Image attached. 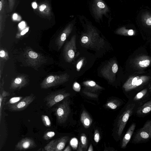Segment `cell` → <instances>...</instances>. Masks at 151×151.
Instances as JSON below:
<instances>
[{
	"label": "cell",
	"instance_id": "cell-13",
	"mask_svg": "<svg viewBox=\"0 0 151 151\" xmlns=\"http://www.w3.org/2000/svg\"><path fill=\"white\" fill-rule=\"evenodd\" d=\"M69 138L68 136H64L56 139L55 143V151L63 150Z\"/></svg>",
	"mask_w": 151,
	"mask_h": 151
},
{
	"label": "cell",
	"instance_id": "cell-35",
	"mask_svg": "<svg viewBox=\"0 0 151 151\" xmlns=\"http://www.w3.org/2000/svg\"><path fill=\"white\" fill-rule=\"evenodd\" d=\"M25 25V22H22L19 24V26L20 28L23 29Z\"/></svg>",
	"mask_w": 151,
	"mask_h": 151
},
{
	"label": "cell",
	"instance_id": "cell-33",
	"mask_svg": "<svg viewBox=\"0 0 151 151\" xmlns=\"http://www.w3.org/2000/svg\"><path fill=\"white\" fill-rule=\"evenodd\" d=\"M142 80L141 79H139L137 80L136 85L134 89H135V87H137L138 86H139L140 85L142 84Z\"/></svg>",
	"mask_w": 151,
	"mask_h": 151
},
{
	"label": "cell",
	"instance_id": "cell-39",
	"mask_svg": "<svg viewBox=\"0 0 151 151\" xmlns=\"http://www.w3.org/2000/svg\"><path fill=\"white\" fill-rule=\"evenodd\" d=\"M64 151H71V149L69 145H68L65 149L63 150Z\"/></svg>",
	"mask_w": 151,
	"mask_h": 151
},
{
	"label": "cell",
	"instance_id": "cell-22",
	"mask_svg": "<svg viewBox=\"0 0 151 151\" xmlns=\"http://www.w3.org/2000/svg\"><path fill=\"white\" fill-rule=\"evenodd\" d=\"M55 135V133L53 131H49L46 132L44 135L43 138L45 140H47L51 139Z\"/></svg>",
	"mask_w": 151,
	"mask_h": 151
},
{
	"label": "cell",
	"instance_id": "cell-41",
	"mask_svg": "<svg viewBox=\"0 0 151 151\" xmlns=\"http://www.w3.org/2000/svg\"><path fill=\"white\" fill-rule=\"evenodd\" d=\"M93 151L92 145L91 144L89 146V148L88 150V151Z\"/></svg>",
	"mask_w": 151,
	"mask_h": 151
},
{
	"label": "cell",
	"instance_id": "cell-8",
	"mask_svg": "<svg viewBox=\"0 0 151 151\" xmlns=\"http://www.w3.org/2000/svg\"><path fill=\"white\" fill-rule=\"evenodd\" d=\"M37 145L32 138L26 137L20 140L16 145L15 150H23L31 149L36 147Z\"/></svg>",
	"mask_w": 151,
	"mask_h": 151
},
{
	"label": "cell",
	"instance_id": "cell-31",
	"mask_svg": "<svg viewBox=\"0 0 151 151\" xmlns=\"http://www.w3.org/2000/svg\"><path fill=\"white\" fill-rule=\"evenodd\" d=\"M9 93L8 92L5 91H3L0 94V96L4 98L5 97L9 96Z\"/></svg>",
	"mask_w": 151,
	"mask_h": 151
},
{
	"label": "cell",
	"instance_id": "cell-14",
	"mask_svg": "<svg viewBox=\"0 0 151 151\" xmlns=\"http://www.w3.org/2000/svg\"><path fill=\"white\" fill-rule=\"evenodd\" d=\"M83 84L86 88L93 91H95L102 89V87L97 84L93 81L89 80L84 81Z\"/></svg>",
	"mask_w": 151,
	"mask_h": 151
},
{
	"label": "cell",
	"instance_id": "cell-43",
	"mask_svg": "<svg viewBox=\"0 0 151 151\" xmlns=\"http://www.w3.org/2000/svg\"><path fill=\"white\" fill-rule=\"evenodd\" d=\"M18 17V16L17 14H13V18L14 20H16Z\"/></svg>",
	"mask_w": 151,
	"mask_h": 151
},
{
	"label": "cell",
	"instance_id": "cell-4",
	"mask_svg": "<svg viewBox=\"0 0 151 151\" xmlns=\"http://www.w3.org/2000/svg\"><path fill=\"white\" fill-rule=\"evenodd\" d=\"M69 93L64 91H58L52 93L47 96L45 98L46 105L51 108L58 103L69 96Z\"/></svg>",
	"mask_w": 151,
	"mask_h": 151
},
{
	"label": "cell",
	"instance_id": "cell-9",
	"mask_svg": "<svg viewBox=\"0 0 151 151\" xmlns=\"http://www.w3.org/2000/svg\"><path fill=\"white\" fill-rule=\"evenodd\" d=\"M151 113V100L138 107L134 114L137 116L143 117Z\"/></svg>",
	"mask_w": 151,
	"mask_h": 151
},
{
	"label": "cell",
	"instance_id": "cell-6",
	"mask_svg": "<svg viewBox=\"0 0 151 151\" xmlns=\"http://www.w3.org/2000/svg\"><path fill=\"white\" fill-rule=\"evenodd\" d=\"M35 98V96L33 95L26 96L17 103L9 106V109L10 110L14 111L23 110L33 101Z\"/></svg>",
	"mask_w": 151,
	"mask_h": 151
},
{
	"label": "cell",
	"instance_id": "cell-15",
	"mask_svg": "<svg viewBox=\"0 0 151 151\" xmlns=\"http://www.w3.org/2000/svg\"><path fill=\"white\" fill-rule=\"evenodd\" d=\"M6 2L5 0H1L0 1V21L1 24L5 20L6 17Z\"/></svg>",
	"mask_w": 151,
	"mask_h": 151
},
{
	"label": "cell",
	"instance_id": "cell-28",
	"mask_svg": "<svg viewBox=\"0 0 151 151\" xmlns=\"http://www.w3.org/2000/svg\"><path fill=\"white\" fill-rule=\"evenodd\" d=\"M16 0H8L10 12L12 11L16 3Z\"/></svg>",
	"mask_w": 151,
	"mask_h": 151
},
{
	"label": "cell",
	"instance_id": "cell-32",
	"mask_svg": "<svg viewBox=\"0 0 151 151\" xmlns=\"http://www.w3.org/2000/svg\"><path fill=\"white\" fill-rule=\"evenodd\" d=\"M46 7V6L45 4H42L40 6L39 10L41 12H42L45 10Z\"/></svg>",
	"mask_w": 151,
	"mask_h": 151
},
{
	"label": "cell",
	"instance_id": "cell-12",
	"mask_svg": "<svg viewBox=\"0 0 151 151\" xmlns=\"http://www.w3.org/2000/svg\"><path fill=\"white\" fill-rule=\"evenodd\" d=\"M80 120L83 127L85 128H89L92 122L91 118L85 110L83 111L81 114Z\"/></svg>",
	"mask_w": 151,
	"mask_h": 151
},
{
	"label": "cell",
	"instance_id": "cell-23",
	"mask_svg": "<svg viewBox=\"0 0 151 151\" xmlns=\"http://www.w3.org/2000/svg\"><path fill=\"white\" fill-rule=\"evenodd\" d=\"M70 143L71 146L74 149H76L77 148L78 141L76 138H73L70 141Z\"/></svg>",
	"mask_w": 151,
	"mask_h": 151
},
{
	"label": "cell",
	"instance_id": "cell-36",
	"mask_svg": "<svg viewBox=\"0 0 151 151\" xmlns=\"http://www.w3.org/2000/svg\"><path fill=\"white\" fill-rule=\"evenodd\" d=\"M29 30V28H27L24 30H23L21 33L22 35H23L27 32Z\"/></svg>",
	"mask_w": 151,
	"mask_h": 151
},
{
	"label": "cell",
	"instance_id": "cell-19",
	"mask_svg": "<svg viewBox=\"0 0 151 151\" xmlns=\"http://www.w3.org/2000/svg\"><path fill=\"white\" fill-rule=\"evenodd\" d=\"M80 140V142L83 148L86 149L87 147V139L86 136L84 133H82L81 134Z\"/></svg>",
	"mask_w": 151,
	"mask_h": 151
},
{
	"label": "cell",
	"instance_id": "cell-21",
	"mask_svg": "<svg viewBox=\"0 0 151 151\" xmlns=\"http://www.w3.org/2000/svg\"><path fill=\"white\" fill-rule=\"evenodd\" d=\"M42 122L44 125L47 127H50L51 126V122L48 116L45 115H42Z\"/></svg>",
	"mask_w": 151,
	"mask_h": 151
},
{
	"label": "cell",
	"instance_id": "cell-5",
	"mask_svg": "<svg viewBox=\"0 0 151 151\" xmlns=\"http://www.w3.org/2000/svg\"><path fill=\"white\" fill-rule=\"evenodd\" d=\"M118 70V65L113 60H111L102 68L101 73L106 78L112 81H113V77Z\"/></svg>",
	"mask_w": 151,
	"mask_h": 151
},
{
	"label": "cell",
	"instance_id": "cell-42",
	"mask_svg": "<svg viewBox=\"0 0 151 151\" xmlns=\"http://www.w3.org/2000/svg\"><path fill=\"white\" fill-rule=\"evenodd\" d=\"M32 6L33 8L34 9H36L37 6V5L35 2H33L32 4Z\"/></svg>",
	"mask_w": 151,
	"mask_h": 151
},
{
	"label": "cell",
	"instance_id": "cell-40",
	"mask_svg": "<svg viewBox=\"0 0 151 151\" xmlns=\"http://www.w3.org/2000/svg\"><path fill=\"white\" fill-rule=\"evenodd\" d=\"M83 147L81 145V142H80L79 143V147H78L77 150L78 151H83Z\"/></svg>",
	"mask_w": 151,
	"mask_h": 151
},
{
	"label": "cell",
	"instance_id": "cell-30",
	"mask_svg": "<svg viewBox=\"0 0 151 151\" xmlns=\"http://www.w3.org/2000/svg\"><path fill=\"white\" fill-rule=\"evenodd\" d=\"M28 55L30 57L34 59L37 58L38 56L37 53L32 51L29 52Z\"/></svg>",
	"mask_w": 151,
	"mask_h": 151
},
{
	"label": "cell",
	"instance_id": "cell-24",
	"mask_svg": "<svg viewBox=\"0 0 151 151\" xmlns=\"http://www.w3.org/2000/svg\"><path fill=\"white\" fill-rule=\"evenodd\" d=\"M100 138V136L99 131L97 129L96 130L94 135V139L96 143H98L99 141Z\"/></svg>",
	"mask_w": 151,
	"mask_h": 151
},
{
	"label": "cell",
	"instance_id": "cell-37",
	"mask_svg": "<svg viewBox=\"0 0 151 151\" xmlns=\"http://www.w3.org/2000/svg\"><path fill=\"white\" fill-rule=\"evenodd\" d=\"M5 55V52L4 51L2 50L0 52V56L1 57H4Z\"/></svg>",
	"mask_w": 151,
	"mask_h": 151
},
{
	"label": "cell",
	"instance_id": "cell-1",
	"mask_svg": "<svg viewBox=\"0 0 151 151\" xmlns=\"http://www.w3.org/2000/svg\"><path fill=\"white\" fill-rule=\"evenodd\" d=\"M138 106L131 99L129 100L120 114L117 119L116 133L118 139L120 138L127 122L134 114Z\"/></svg>",
	"mask_w": 151,
	"mask_h": 151
},
{
	"label": "cell",
	"instance_id": "cell-26",
	"mask_svg": "<svg viewBox=\"0 0 151 151\" xmlns=\"http://www.w3.org/2000/svg\"><path fill=\"white\" fill-rule=\"evenodd\" d=\"M70 32V29L66 31L65 32H63L61 35L60 40L62 42H64L66 39L68 34Z\"/></svg>",
	"mask_w": 151,
	"mask_h": 151
},
{
	"label": "cell",
	"instance_id": "cell-18",
	"mask_svg": "<svg viewBox=\"0 0 151 151\" xmlns=\"http://www.w3.org/2000/svg\"><path fill=\"white\" fill-rule=\"evenodd\" d=\"M56 139H53L49 142L44 147V150L46 151H55Z\"/></svg>",
	"mask_w": 151,
	"mask_h": 151
},
{
	"label": "cell",
	"instance_id": "cell-16",
	"mask_svg": "<svg viewBox=\"0 0 151 151\" xmlns=\"http://www.w3.org/2000/svg\"><path fill=\"white\" fill-rule=\"evenodd\" d=\"M121 104L122 101L118 99H115L108 101L106 103L105 106L109 108L115 109L120 106Z\"/></svg>",
	"mask_w": 151,
	"mask_h": 151
},
{
	"label": "cell",
	"instance_id": "cell-29",
	"mask_svg": "<svg viewBox=\"0 0 151 151\" xmlns=\"http://www.w3.org/2000/svg\"><path fill=\"white\" fill-rule=\"evenodd\" d=\"M84 61V59H81L77 64L76 68L78 71H79L82 67Z\"/></svg>",
	"mask_w": 151,
	"mask_h": 151
},
{
	"label": "cell",
	"instance_id": "cell-20",
	"mask_svg": "<svg viewBox=\"0 0 151 151\" xmlns=\"http://www.w3.org/2000/svg\"><path fill=\"white\" fill-rule=\"evenodd\" d=\"M23 98L22 96L15 97L12 98L7 102L6 104L10 106L14 104L21 100Z\"/></svg>",
	"mask_w": 151,
	"mask_h": 151
},
{
	"label": "cell",
	"instance_id": "cell-10",
	"mask_svg": "<svg viewBox=\"0 0 151 151\" xmlns=\"http://www.w3.org/2000/svg\"><path fill=\"white\" fill-rule=\"evenodd\" d=\"M76 36L73 35L67 45L66 53L68 60L69 61H71L75 57L76 51Z\"/></svg>",
	"mask_w": 151,
	"mask_h": 151
},
{
	"label": "cell",
	"instance_id": "cell-38",
	"mask_svg": "<svg viewBox=\"0 0 151 151\" xmlns=\"http://www.w3.org/2000/svg\"><path fill=\"white\" fill-rule=\"evenodd\" d=\"M134 34V31L132 29H129L128 32V34L130 36Z\"/></svg>",
	"mask_w": 151,
	"mask_h": 151
},
{
	"label": "cell",
	"instance_id": "cell-3",
	"mask_svg": "<svg viewBox=\"0 0 151 151\" xmlns=\"http://www.w3.org/2000/svg\"><path fill=\"white\" fill-rule=\"evenodd\" d=\"M55 109V114L57 122L60 124L65 123L67 119L70 112L68 100H64Z\"/></svg>",
	"mask_w": 151,
	"mask_h": 151
},
{
	"label": "cell",
	"instance_id": "cell-17",
	"mask_svg": "<svg viewBox=\"0 0 151 151\" xmlns=\"http://www.w3.org/2000/svg\"><path fill=\"white\" fill-rule=\"evenodd\" d=\"M141 20L146 25L151 26V13L149 12L144 13L142 15Z\"/></svg>",
	"mask_w": 151,
	"mask_h": 151
},
{
	"label": "cell",
	"instance_id": "cell-11",
	"mask_svg": "<svg viewBox=\"0 0 151 151\" xmlns=\"http://www.w3.org/2000/svg\"><path fill=\"white\" fill-rule=\"evenodd\" d=\"M136 127V124L132 123L129 127L122 141L121 147L124 148L127 146L132 137Z\"/></svg>",
	"mask_w": 151,
	"mask_h": 151
},
{
	"label": "cell",
	"instance_id": "cell-27",
	"mask_svg": "<svg viewBox=\"0 0 151 151\" xmlns=\"http://www.w3.org/2000/svg\"><path fill=\"white\" fill-rule=\"evenodd\" d=\"M73 88L75 91L76 92H79L81 90V86L78 83L75 82L73 85Z\"/></svg>",
	"mask_w": 151,
	"mask_h": 151
},
{
	"label": "cell",
	"instance_id": "cell-7",
	"mask_svg": "<svg viewBox=\"0 0 151 151\" xmlns=\"http://www.w3.org/2000/svg\"><path fill=\"white\" fill-rule=\"evenodd\" d=\"M130 99L139 107L151 100V91L144 89L137 93L133 97Z\"/></svg>",
	"mask_w": 151,
	"mask_h": 151
},
{
	"label": "cell",
	"instance_id": "cell-2",
	"mask_svg": "<svg viewBox=\"0 0 151 151\" xmlns=\"http://www.w3.org/2000/svg\"><path fill=\"white\" fill-rule=\"evenodd\" d=\"M151 139V119L145 122L143 126L133 134L131 143L138 144L146 143Z\"/></svg>",
	"mask_w": 151,
	"mask_h": 151
},
{
	"label": "cell",
	"instance_id": "cell-34",
	"mask_svg": "<svg viewBox=\"0 0 151 151\" xmlns=\"http://www.w3.org/2000/svg\"><path fill=\"white\" fill-rule=\"evenodd\" d=\"M97 6L99 8L102 9L104 8L105 7L104 4L101 2H99L97 3Z\"/></svg>",
	"mask_w": 151,
	"mask_h": 151
},
{
	"label": "cell",
	"instance_id": "cell-25",
	"mask_svg": "<svg viewBox=\"0 0 151 151\" xmlns=\"http://www.w3.org/2000/svg\"><path fill=\"white\" fill-rule=\"evenodd\" d=\"M150 61L148 60L140 61L139 62V65L142 67H146L148 66L150 64Z\"/></svg>",
	"mask_w": 151,
	"mask_h": 151
}]
</instances>
